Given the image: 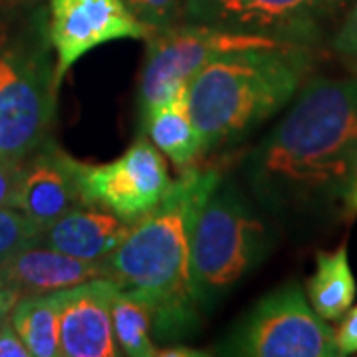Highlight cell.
<instances>
[{"instance_id":"603a6c76","label":"cell","mask_w":357,"mask_h":357,"mask_svg":"<svg viewBox=\"0 0 357 357\" xmlns=\"http://www.w3.org/2000/svg\"><path fill=\"white\" fill-rule=\"evenodd\" d=\"M18 177H20V161L16 163V161L0 159V208L16 206Z\"/></svg>"},{"instance_id":"e0dca14e","label":"cell","mask_w":357,"mask_h":357,"mask_svg":"<svg viewBox=\"0 0 357 357\" xmlns=\"http://www.w3.org/2000/svg\"><path fill=\"white\" fill-rule=\"evenodd\" d=\"M155 306L151 298L137 288L121 286L112 304V330L121 356L153 357L157 344L153 340Z\"/></svg>"},{"instance_id":"3957f363","label":"cell","mask_w":357,"mask_h":357,"mask_svg":"<svg viewBox=\"0 0 357 357\" xmlns=\"http://www.w3.org/2000/svg\"><path fill=\"white\" fill-rule=\"evenodd\" d=\"M312 68L306 46L274 44L225 54L187 84L203 155L234 147L292 102Z\"/></svg>"},{"instance_id":"d6986e66","label":"cell","mask_w":357,"mask_h":357,"mask_svg":"<svg viewBox=\"0 0 357 357\" xmlns=\"http://www.w3.org/2000/svg\"><path fill=\"white\" fill-rule=\"evenodd\" d=\"M42 230L16 206L0 208V264L40 243Z\"/></svg>"},{"instance_id":"cb8c5ba5","label":"cell","mask_w":357,"mask_h":357,"mask_svg":"<svg viewBox=\"0 0 357 357\" xmlns=\"http://www.w3.org/2000/svg\"><path fill=\"white\" fill-rule=\"evenodd\" d=\"M0 357H30L22 337L14 330L10 316L0 324Z\"/></svg>"},{"instance_id":"8fae6325","label":"cell","mask_w":357,"mask_h":357,"mask_svg":"<svg viewBox=\"0 0 357 357\" xmlns=\"http://www.w3.org/2000/svg\"><path fill=\"white\" fill-rule=\"evenodd\" d=\"M82 167L70 153L50 137L20 161L16 208H20L40 230L74 208L86 204Z\"/></svg>"},{"instance_id":"7a4b0ae2","label":"cell","mask_w":357,"mask_h":357,"mask_svg":"<svg viewBox=\"0 0 357 357\" xmlns=\"http://www.w3.org/2000/svg\"><path fill=\"white\" fill-rule=\"evenodd\" d=\"M220 178L218 167H187L107 258L109 276L119 286L137 288L151 298L155 342L178 340L197 326L199 306L189 276L192 229Z\"/></svg>"},{"instance_id":"5bb4252c","label":"cell","mask_w":357,"mask_h":357,"mask_svg":"<svg viewBox=\"0 0 357 357\" xmlns=\"http://www.w3.org/2000/svg\"><path fill=\"white\" fill-rule=\"evenodd\" d=\"M135 222L117 217L102 204L86 203L42 230L40 246L79 260H107Z\"/></svg>"},{"instance_id":"9a60e30c","label":"cell","mask_w":357,"mask_h":357,"mask_svg":"<svg viewBox=\"0 0 357 357\" xmlns=\"http://www.w3.org/2000/svg\"><path fill=\"white\" fill-rule=\"evenodd\" d=\"M139 126L141 135H145L178 169L191 167L192 161L203 155V141L189 112L187 86L159 103L145 119H141Z\"/></svg>"},{"instance_id":"6da1fadb","label":"cell","mask_w":357,"mask_h":357,"mask_svg":"<svg viewBox=\"0 0 357 357\" xmlns=\"http://www.w3.org/2000/svg\"><path fill=\"white\" fill-rule=\"evenodd\" d=\"M288 105L244 155V191L286 222L344 208L357 178V77L307 79Z\"/></svg>"},{"instance_id":"ac0fdd59","label":"cell","mask_w":357,"mask_h":357,"mask_svg":"<svg viewBox=\"0 0 357 357\" xmlns=\"http://www.w3.org/2000/svg\"><path fill=\"white\" fill-rule=\"evenodd\" d=\"M14 330L32 357H60V314L52 294L22 296L10 310Z\"/></svg>"},{"instance_id":"277c9868","label":"cell","mask_w":357,"mask_h":357,"mask_svg":"<svg viewBox=\"0 0 357 357\" xmlns=\"http://www.w3.org/2000/svg\"><path fill=\"white\" fill-rule=\"evenodd\" d=\"M58 88L48 6L0 20V159L18 163L50 137Z\"/></svg>"},{"instance_id":"30bf717a","label":"cell","mask_w":357,"mask_h":357,"mask_svg":"<svg viewBox=\"0 0 357 357\" xmlns=\"http://www.w3.org/2000/svg\"><path fill=\"white\" fill-rule=\"evenodd\" d=\"M48 36L56 54V79L88 52L114 40H147L151 30L121 0H48Z\"/></svg>"},{"instance_id":"7402d4cb","label":"cell","mask_w":357,"mask_h":357,"mask_svg":"<svg viewBox=\"0 0 357 357\" xmlns=\"http://www.w3.org/2000/svg\"><path fill=\"white\" fill-rule=\"evenodd\" d=\"M335 333V345L340 356H351L357 354V306L349 307L342 316Z\"/></svg>"},{"instance_id":"ba28073f","label":"cell","mask_w":357,"mask_h":357,"mask_svg":"<svg viewBox=\"0 0 357 357\" xmlns=\"http://www.w3.org/2000/svg\"><path fill=\"white\" fill-rule=\"evenodd\" d=\"M349 0H183L187 22L274 40L288 46L318 42Z\"/></svg>"},{"instance_id":"7c38bea8","label":"cell","mask_w":357,"mask_h":357,"mask_svg":"<svg viewBox=\"0 0 357 357\" xmlns=\"http://www.w3.org/2000/svg\"><path fill=\"white\" fill-rule=\"evenodd\" d=\"M119 282L112 276L54 292L60 314V357L121 356L112 330V304Z\"/></svg>"},{"instance_id":"8992f818","label":"cell","mask_w":357,"mask_h":357,"mask_svg":"<svg viewBox=\"0 0 357 357\" xmlns=\"http://www.w3.org/2000/svg\"><path fill=\"white\" fill-rule=\"evenodd\" d=\"M220 356L337 357L335 333L307 302L300 284L266 294L217 345Z\"/></svg>"},{"instance_id":"4316f807","label":"cell","mask_w":357,"mask_h":357,"mask_svg":"<svg viewBox=\"0 0 357 357\" xmlns=\"http://www.w3.org/2000/svg\"><path fill=\"white\" fill-rule=\"evenodd\" d=\"M344 215L347 218L357 217V178L356 183H354V187H351V191H349V195H347V199H345Z\"/></svg>"},{"instance_id":"5b68a950","label":"cell","mask_w":357,"mask_h":357,"mask_svg":"<svg viewBox=\"0 0 357 357\" xmlns=\"http://www.w3.org/2000/svg\"><path fill=\"white\" fill-rule=\"evenodd\" d=\"M266 217L236 183L218 181L192 229L189 276L197 306L213 310L266 260L276 241Z\"/></svg>"},{"instance_id":"2e32d148","label":"cell","mask_w":357,"mask_h":357,"mask_svg":"<svg viewBox=\"0 0 357 357\" xmlns=\"http://www.w3.org/2000/svg\"><path fill=\"white\" fill-rule=\"evenodd\" d=\"M357 284L349 266L347 246L316 256V272L306 284L310 306L326 321H337L354 306Z\"/></svg>"},{"instance_id":"9c48e42d","label":"cell","mask_w":357,"mask_h":357,"mask_svg":"<svg viewBox=\"0 0 357 357\" xmlns=\"http://www.w3.org/2000/svg\"><path fill=\"white\" fill-rule=\"evenodd\" d=\"M161 151L145 135L112 163L82 167L88 203L102 204L128 222H137L159 203L171 187Z\"/></svg>"},{"instance_id":"484cf974","label":"cell","mask_w":357,"mask_h":357,"mask_svg":"<svg viewBox=\"0 0 357 357\" xmlns=\"http://www.w3.org/2000/svg\"><path fill=\"white\" fill-rule=\"evenodd\" d=\"M16 302H18V298L13 292L0 288V324L10 316V310Z\"/></svg>"},{"instance_id":"d4e9b609","label":"cell","mask_w":357,"mask_h":357,"mask_svg":"<svg viewBox=\"0 0 357 357\" xmlns=\"http://www.w3.org/2000/svg\"><path fill=\"white\" fill-rule=\"evenodd\" d=\"M44 4L46 0H0V20L32 13Z\"/></svg>"},{"instance_id":"4fadbf2b","label":"cell","mask_w":357,"mask_h":357,"mask_svg":"<svg viewBox=\"0 0 357 357\" xmlns=\"http://www.w3.org/2000/svg\"><path fill=\"white\" fill-rule=\"evenodd\" d=\"M103 276H109L107 260H79L40 244L0 264V288L16 298L58 292Z\"/></svg>"},{"instance_id":"52a82bcc","label":"cell","mask_w":357,"mask_h":357,"mask_svg":"<svg viewBox=\"0 0 357 357\" xmlns=\"http://www.w3.org/2000/svg\"><path fill=\"white\" fill-rule=\"evenodd\" d=\"M280 42L229 32L206 24H175L153 32L147 38L145 62L141 68L137 105L139 121L153 112L159 103L187 86L204 66L232 52L274 46Z\"/></svg>"},{"instance_id":"ffe728a7","label":"cell","mask_w":357,"mask_h":357,"mask_svg":"<svg viewBox=\"0 0 357 357\" xmlns=\"http://www.w3.org/2000/svg\"><path fill=\"white\" fill-rule=\"evenodd\" d=\"M129 13L141 24H145L151 34L178 24L183 14V0H121Z\"/></svg>"},{"instance_id":"44dd1931","label":"cell","mask_w":357,"mask_h":357,"mask_svg":"<svg viewBox=\"0 0 357 357\" xmlns=\"http://www.w3.org/2000/svg\"><path fill=\"white\" fill-rule=\"evenodd\" d=\"M332 46L335 54L357 74V0L345 14V20L333 36Z\"/></svg>"}]
</instances>
